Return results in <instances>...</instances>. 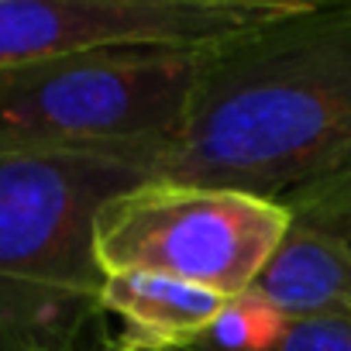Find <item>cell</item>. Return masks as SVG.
I'll list each match as a JSON object with an SVG mask.
<instances>
[{"label":"cell","instance_id":"cell-1","mask_svg":"<svg viewBox=\"0 0 351 351\" xmlns=\"http://www.w3.org/2000/svg\"><path fill=\"white\" fill-rule=\"evenodd\" d=\"M351 165V0L210 45L158 180L279 200Z\"/></svg>","mask_w":351,"mask_h":351},{"label":"cell","instance_id":"cell-2","mask_svg":"<svg viewBox=\"0 0 351 351\" xmlns=\"http://www.w3.org/2000/svg\"><path fill=\"white\" fill-rule=\"evenodd\" d=\"M162 152L165 141L0 145V351H83L104 317L97 214L158 180Z\"/></svg>","mask_w":351,"mask_h":351},{"label":"cell","instance_id":"cell-3","mask_svg":"<svg viewBox=\"0 0 351 351\" xmlns=\"http://www.w3.org/2000/svg\"><path fill=\"white\" fill-rule=\"evenodd\" d=\"M207 49H97L0 69V145H169Z\"/></svg>","mask_w":351,"mask_h":351},{"label":"cell","instance_id":"cell-4","mask_svg":"<svg viewBox=\"0 0 351 351\" xmlns=\"http://www.w3.org/2000/svg\"><path fill=\"white\" fill-rule=\"evenodd\" d=\"M286 221L279 200L148 180L100 207L93 252L104 276L148 272L231 300L252 289L279 248Z\"/></svg>","mask_w":351,"mask_h":351},{"label":"cell","instance_id":"cell-5","mask_svg":"<svg viewBox=\"0 0 351 351\" xmlns=\"http://www.w3.org/2000/svg\"><path fill=\"white\" fill-rule=\"evenodd\" d=\"M289 8L282 0H0V69L97 49H207Z\"/></svg>","mask_w":351,"mask_h":351},{"label":"cell","instance_id":"cell-6","mask_svg":"<svg viewBox=\"0 0 351 351\" xmlns=\"http://www.w3.org/2000/svg\"><path fill=\"white\" fill-rule=\"evenodd\" d=\"M279 204L286 234L248 293L286 320L351 310V165L313 176Z\"/></svg>","mask_w":351,"mask_h":351},{"label":"cell","instance_id":"cell-7","mask_svg":"<svg viewBox=\"0 0 351 351\" xmlns=\"http://www.w3.org/2000/svg\"><path fill=\"white\" fill-rule=\"evenodd\" d=\"M228 296L148 272H117L104 279L100 306L121 320L114 337L134 351H186L204 341Z\"/></svg>","mask_w":351,"mask_h":351},{"label":"cell","instance_id":"cell-8","mask_svg":"<svg viewBox=\"0 0 351 351\" xmlns=\"http://www.w3.org/2000/svg\"><path fill=\"white\" fill-rule=\"evenodd\" d=\"M282 324H286V317L279 310H272L265 300H258L252 293H241L221 306V313L210 324V330L204 334L200 348H207V351H265L282 334Z\"/></svg>","mask_w":351,"mask_h":351},{"label":"cell","instance_id":"cell-9","mask_svg":"<svg viewBox=\"0 0 351 351\" xmlns=\"http://www.w3.org/2000/svg\"><path fill=\"white\" fill-rule=\"evenodd\" d=\"M186 351H207V348L193 344ZM265 351H351V310L293 317L282 324V334Z\"/></svg>","mask_w":351,"mask_h":351},{"label":"cell","instance_id":"cell-10","mask_svg":"<svg viewBox=\"0 0 351 351\" xmlns=\"http://www.w3.org/2000/svg\"><path fill=\"white\" fill-rule=\"evenodd\" d=\"M97 351H134V348H124V344H117V341H104Z\"/></svg>","mask_w":351,"mask_h":351}]
</instances>
